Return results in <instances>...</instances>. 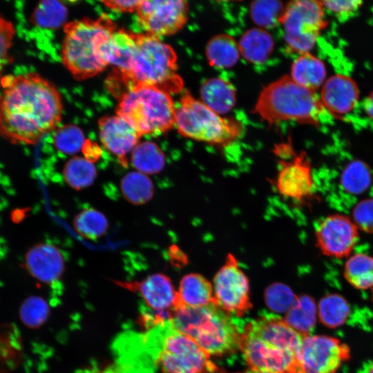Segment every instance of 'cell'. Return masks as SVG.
Returning <instances> with one entry per match:
<instances>
[{
  "instance_id": "1f68e13d",
  "label": "cell",
  "mask_w": 373,
  "mask_h": 373,
  "mask_svg": "<svg viewBox=\"0 0 373 373\" xmlns=\"http://www.w3.org/2000/svg\"><path fill=\"white\" fill-rule=\"evenodd\" d=\"M285 6L276 0H257L249 6L252 21L262 29L271 28L280 23Z\"/></svg>"
},
{
  "instance_id": "3957f363",
  "label": "cell",
  "mask_w": 373,
  "mask_h": 373,
  "mask_svg": "<svg viewBox=\"0 0 373 373\" xmlns=\"http://www.w3.org/2000/svg\"><path fill=\"white\" fill-rule=\"evenodd\" d=\"M237 318L212 303L198 307H179L171 323L209 356H224L240 348L244 323Z\"/></svg>"
},
{
  "instance_id": "d4e9b609",
  "label": "cell",
  "mask_w": 373,
  "mask_h": 373,
  "mask_svg": "<svg viewBox=\"0 0 373 373\" xmlns=\"http://www.w3.org/2000/svg\"><path fill=\"white\" fill-rule=\"evenodd\" d=\"M205 53L209 65L218 68L233 67L240 56L238 42L224 33L216 35L208 41Z\"/></svg>"
},
{
  "instance_id": "4316f807",
  "label": "cell",
  "mask_w": 373,
  "mask_h": 373,
  "mask_svg": "<svg viewBox=\"0 0 373 373\" xmlns=\"http://www.w3.org/2000/svg\"><path fill=\"white\" fill-rule=\"evenodd\" d=\"M343 275L347 282L358 289L373 287V257L363 253L350 255L345 262Z\"/></svg>"
},
{
  "instance_id": "ac0fdd59",
  "label": "cell",
  "mask_w": 373,
  "mask_h": 373,
  "mask_svg": "<svg viewBox=\"0 0 373 373\" xmlns=\"http://www.w3.org/2000/svg\"><path fill=\"white\" fill-rule=\"evenodd\" d=\"M319 96L329 115L340 119L356 106L359 91L352 78L336 74L325 80Z\"/></svg>"
},
{
  "instance_id": "83f0119b",
  "label": "cell",
  "mask_w": 373,
  "mask_h": 373,
  "mask_svg": "<svg viewBox=\"0 0 373 373\" xmlns=\"http://www.w3.org/2000/svg\"><path fill=\"white\" fill-rule=\"evenodd\" d=\"M131 161L138 172L145 175L159 173L165 165V157L161 149L148 141L139 143L134 148Z\"/></svg>"
},
{
  "instance_id": "7bdbcfd3",
  "label": "cell",
  "mask_w": 373,
  "mask_h": 373,
  "mask_svg": "<svg viewBox=\"0 0 373 373\" xmlns=\"http://www.w3.org/2000/svg\"><path fill=\"white\" fill-rule=\"evenodd\" d=\"M102 3L110 10L119 12H135L140 1L131 0H111L104 1Z\"/></svg>"
},
{
  "instance_id": "277c9868",
  "label": "cell",
  "mask_w": 373,
  "mask_h": 373,
  "mask_svg": "<svg viewBox=\"0 0 373 373\" xmlns=\"http://www.w3.org/2000/svg\"><path fill=\"white\" fill-rule=\"evenodd\" d=\"M115 30L114 23L106 15L66 24L61 59L74 78H90L106 68L108 64L102 55V47Z\"/></svg>"
},
{
  "instance_id": "6da1fadb",
  "label": "cell",
  "mask_w": 373,
  "mask_h": 373,
  "mask_svg": "<svg viewBox=\"0 0 373 373\" xmlns=\"http://www.w3.org/2000/svg\"><path fill=\"white\" fill-rule=\"evenodd\" d=\"M0 87V135L4 139L33 144L56 129L63 104L52 82L29 72L5 76Z\"/></svg>"
},
{
  "instance_id": "ba28073f",
  "label": "cell",
  "mask_w": 373,
  "mask_h": 373,
  "mask_svg": "<svg viewBox=\"0 0 373 373\" xmlns=\"http://www.w3.org/2000/svg\"><path fill=\"white\" fill-rule=\"evenodd\" d=\"M136 50L124 77L132 84L153 86L169 93L183 88L178 73L177 55L173 48L160 37L149 34L136 35Z\"/></svg>"
},
{
  "instance_id": "f546056e",
  "label": "cell",
  "mask_w": 373,
  "mask_h": 373,
  "mask_svg": "<svg viewBox=\"0 0 373 373\" xmlns=\"http://www.w3.org/2000/svg\"><path fill=\"white\" fill-rule=\"evenodd\" d=\"M124 198L133 204H143L150 200L154 188L151 180L138 171L127 173L121 181Z\"/></svg>"
},
{
  "instance_id": "bcb514c9",
  "label": "cell",
  "mask_w": 373,
  "mask_h": 373,
  "mask_svg": "<svg viewBox=\"0 0 373 373\" xmlns=\"http://www.w3.org/2000/svg\"><path fill=\"white\" fill-rule=\"evenodd\" d=\"M366 373H373V362L369 365Z\"/></svg>"
},
{
  "instance_id": "4fadbf2b",
  "label": "cell",
  "mask_w": 373,
  "mask_h": 373,
  "mask_svg": "<svg viewBox=\"0 0 373 373\" xmlns=\"http://www.w3.org/2000/svg\"><path fill=\"white\" fill-rule=\"evenodd\" d=\"M279 169L274 179V187L280 196L299 204L311 200L316 183L309 160L304 152L291 158L278 160Z\"/></svg>"
},
{
  "instance_id": "5bb4252c",
  "label": "cell",
  "mask_w": 373,
  "mask_h": 373,
  "mask_svg": "<svg viewBox=\"0 0 373 373\" xmlns=\"http://www.w3.org/2000/svg\"><path fill=\"white\" fill-rule=\"evenodd\" d=\"M350 357L347 344L323 335L305 336L299 355L303 373H336Z\"/></svg>"
},
{
  "instance_id": "2e32d148",
  "label": "cell",
  "mask_w": 373,
  "mask_h": 373,
  "mask_svg": "<svg viewBox=\"0 0 373 373\" xmlns=\"http://www.w3.org/2000/svg\"><path fill=\"white\" fill-rule=\"evenodd\" d=\"M99 140L120 164L128 166L127 155L139 144L141 135L118 115L104 116L98 120Z\"/></svg>"
},
{
  "instance_id": "f6af8a7d",
  "label": "cell",
  "mask_w": 373,
  "mask_h": 373,
  "mask_svg": "<svg viewBox=\"0 0 373 373\" xmlns=\"http://www.w3.org/2000/svg\"><path fill=\"white\" fill-rule=\"evenodd\" d=\"M221 373H224V372H221ZM241 373H269V372H262V371L254 370L250 369L248 371H246L245 372H241Z\"/></svg>"
},
{
  "instance_id": "484cf974",
  "label": "cell",
  "mask_w": 373,
  "mask_h": 373,
  "mask_svg": "<svg viewBox=\"0 0 373 373\" xmlns=\"http://www.w3.org/2000/svg\"><path fill=\"white\" fill-rule=\"evenodd\" d=\"M317 308L311 296L301 295L285 314V322L304 336L311 335L316 321Z\"/></svg>"
},
{
  "instance_id": "ab89813d",
  "label": "cell",
  "mask_w": 373,
  "mask_h": 373,
  "mask_svg": "<svg viewBox=\"0 0 373 373\" xmlns=\"http://www.w3.org/2000/svg\"><path fill=\"white\" fill-rule=\"evenodd\" d=\"M15 32L13 23L3 17H0V86L5 77V70L12 61L11 48Z\"/></svg>"
},
{
  "instance_id": "30bf717a",
  "label": "cell",
  "mask_w": 373,
  "mask_h": 373,
  "mask_svg": "<svg viewBox=\"0 0 373 373\" xmlns=\"http://www.w3.org/2000/svg\"><path fill=\"white\" fill-rule=\"evenodd\" d=\"M325 10L321 1L295 0L285 5L280 24L291 51L301 55L312 49L328 23Z\"/></svg>"
},
{
  "instance_id": "7a4b0ae2",
  "label": "cell",
  "mask_w": 373,
  "mask_h": 373,
  "mask_svg": "<svg viewBox=\"0 0 373 373\" xmlns=\"http://www.w3.org/2000/svg\"><path fill=\"white\" fill-rule=\"evenodd\" d=\"M305 337L278 315L265 312L243 324L240 349L251 370L303 373L299 355Z\"/></svg>"
},
{
  "instance_id": "52a82bcc",
  "label": "cell",
  "mask_w": 373,
  "mask_h": 373,
  "mask_svg": "<svg viewBox=\"0 0 373 373\" xmlns=\"http://www.w3.org/2000/svg\"><path fill=\"white\" fill-rule=\"evenodd\" d=\"M116 114L140 135H159L175 126L171 94L160 88L133 84L121 96Z\"/></svg>"
},
{
  "instance_id": "8d00e7d4",
  "label": "cell",
  "mask_w": 373,
  "mask_h": 373,
  "mask_svg": "<svg viewBox=\"0 0 373 373\" xmlns=\"http://www.w3.org/2000/svg\"><path fill=\"white\" fill-rule=\"evenodd\" d=\"M19 314L20 320L26 327L37 328L47 320L49 307L44 298L39 296H30L21 304Z\"/></svg>"
},
{
  "instance_id": "d6986e66",
  "label": "cell",
  "mask_w": 373,
  "mask_h": 373,
  "mask_svg": "<svg viewBox=\"0 0 373 373\" xmlns=\"http://www.w3.org/2000/svg\"><path fill=\"white\" fill-rule=\"evenodd\" d=\"M24 265L36 280L46 284L57 281L64 269V260L60 251L49 243H38L26 253Z\"/></svg>"
},
{
  "instance_id": "44dd1931",
  "label": "cell",
  "mask_w": 373,
  "mask_h": 373,
  "mask_svg": "<svg viewBox=\"0 0 373 373\" xmlns=\"http://www.w3.org/2000/svg\"><path fill=\"white\" fill-rule=\"evenodd\" d=\"M177 292V308L181 306L198 307L213 303L212 283L204 276L198 273H191L184 276L180 281Z\"/></svg>"
},
{
  "instance_id": "5b68a950",
  "label": "cell",
  "mask_w": 373,
  "mask_h": 373,
  "mask_svg": "<svg viewBox=\"0 0 373 373\" xmlns=\"http://www.w3.org/2000/svg\"><path fill=\"white\" fill-rule=\"evenodd\" d=\"M143 346L162 373H216L210 356L171 321L140 334Z\"/></svg>"
},
{
  "instance_id": "9a60e30c",
  "label": "cell",
  "mask_w": 373,
  "mask_h": 373,
  "mask_svg": "<svg viewBox=\"0 0 373 373\" xmlns=\"http://www.w3.org/2000/svg\"><path fill=\"white\" fill-rule=\"evenodd\" d=\"M359 238V229L348 216L335 213L322 219L315 229L316 244L325 256L344 258L350 256Z\"/></svg>"
},
{
  "instance_id": "d590c367",
  "label": "cell",
  "mask_w": 373,
  "mask_h": 373,
  "mask_svg": "<svg viewBox=\"0 0 373 373\" xmlns=\"http://www.w3.org/2000/svg\"><path fill=\"white\" fill-rule=\"evenodd\" d=\"M264 298L268 308L276 313H287L296 303L298 296L287 285L276 282L265 290Z\"/></svg>"
},
{
  "instance_id": "e575fe53",
  "label": "cell",
  "mask_w": 373,
  "mask_h": 373,
  "mask_svg": "<svg viewBox=\"0 0 373 373\" xmlns=\"http://www.w3.org/2000/svg\"><path fill=\"white\" fill-rule=\"evenodd\" d=\"M371 182V175L367 165L363 162L355 160L350 162L341 175L343 188L353 194L365 191Z\"/></svg>"
},
{
  "instance_id": "9c48e42d",
  "label": "cell",
  "mask_w": 373,
  "mask_h": 373,
  "mask_svg": "<svg viewBox=\"0 0 373 373\" xmlns=\"http://www.w3.org/2000/svg\"><path fill=\"white\" fill-rule=\"evenodd\" d=\"M175 126L184 137L222 146L234 142L243 130L238 121L222 117L189 93L175 106Z\"/></svg>"
},
{
  "instance_id": "74e56055",
  "label": "cell",
  "mask_w": 373,
  "mask_h": 373,
  "mask_svg": "<svg viewBox=\"0 0 373 373\" xmlns=\"http://www.w3.org/2000/svg\"><path fill=\"white\" fill-rule=\"evenodd\" d=\"M117 362L102 370L88 373H153L155 368L143 357L131 353H117Z\"/></svg>"
},
{
  "instance_id": "8992f818",
  "label": "cell",
  "mask_w": 373,
  "mask_h": 373,
  "mask_svg": "<svg viewBox=\"0 0 373 373\" xmlns=\"http://www.w3.org/2000/svg\"><path fill=\"white\" fill-rule=\"evenodd\" d=\"M254 112L269 126L294 120L318 126L323 115L328 113L316 91L298 85L289 75H284L262 88Z\"/></svg>"
},
{
  "instance_id": "b9f144b4",
  "label": "cell",
  "mask_w": 373,
  "mask_h": 373,
  "mask_svg": "<svg viewBox=\"0 0 373 373\" xmlns=\"http://www.w3.org/2000/svg\"><path fill=\"white\" fill-rule=\"evenodd\" d=\"M325 10L340 17H349L361 6V1H321Z\"/></svg>"
},
{
  "instance_id": "e0dca14e",
  "label": "cell",
  "mask_w": 373,
  "mask_h": 373,
  "mask_svg": "<svg viewBox=\"0 0 373 373\" xmlns=\"http://www.w3.org/2000/svg\"><path fill=\"white\" fill-rule=\"evenodd\" d=\"M115 283L128 291L138 292L150 309L175 311L178 292L171 280L164 274H154L140 281H115Z\"/></svg>"
},
{
  "instance_id": "f1b7e54d",
  "label": "cell",
  "mask_w": 373,
  "mask_h": 373,
  "mask_svg": "<svg viewBox=\"0 0 373 373\" xmlns=\"http://www.w3.org/2000/svg\"><path fill=\"white\" fill-rule=\"evenodd\" d=\"M350 314L347 301L338 294L324 296L318 303V315L325 326L336 328L343 325Z\"/></svg>"
},
{
  "instance_id": "60d3db41",
  "label": "cell",
  "mask_w": 373,
  "mask_h": 373,
  "mask_svg": "<svg viewBox=\"0 0 373 373\" xmlns=\"http://www.w3.org/2000/svg\"><path fill=\"white\" fill-rule=\"evenodd\" d=\"M352 215V220L359 230L373 233V198L365 199L358 203Z\"/></svg>"
},
{
  "instance_id": "7402d4cb",
  "label": "cell",
  "mask_w": 373,
  "mask_h": 373,
  "mask_svg": "<svg viewBox=\"0 0 373 373\" xmlns=\"http://www.w3.org/2000/svg\"><path fill=\"white\" fill-rule=\"evenodd\" d=\"M200 94L201 101L220 115L230 111L236 102L234 86L220 77L206 79L200 87Z\"/></svg>"
},
{
  "instance_id": "4dcf8cb0",
  "label": "cell",
  "mask_w": 373,
  "mask_h": 373,
  "mask_svg": "<svg viewBox=\"0 0 373 373\" xmlns=\"http://www.w3.org/2000/svg\"><path fill=\"white\" fill-rule=\"evenodd\" d=\"M63 174L65 181L70 186L80 190L93 182L97 170L93 162L85 157L77 156L66 163Z\"/></svg>"
},
{
  "instance_id": "603a6c76",
  "label": "cell",
  "mask_w": 373,
  "mask_h": 373,
  "mask_svg": "<svg viewBox=\"0 0 373 373\" xmlns=\"http://www.w3.org/2000/svg\"><path fill=\"white\" fill-rule=\"evenodd\" d=\"M326 74L324 63L308 52L299 55L294 61L289 76L298 85L316 91L323 85Z\"/></svg>"
},
{
  "instance_id": "ffe728a7",
  "label": "cell",
  "mask_w": 373,
  "mask_h": 373,
  "mask_svg": "<svg viewBox=\"0 0 373 373\" xmlns=\"http://www.w3.org/2000/svg\"><path fill=\"white\" fill-rule=\"evenodd\" d=\"M136 46V34L124 30H115L103 46L102 55L108 65L115 66L125 77L128 72Z\"/></svg>"
},
{
  "instance_id": "d6a6232c",
  "label": "cell",
  "mask_w": 373,
  "mask_h": 373,
  "mask_svg": "<svg viewBox=\"0 0 373 373\" xmlns=\"http://www.w3.org/2000/svg\"><path fill=\"white\" fill-rule=\"evenodd\" d=\"M73 224L77 233L89 239L101 237L108 229V220L105 216L93 209L81 211L75 216Z\"/></svg>"
},
{
  "instance_id": "f35d334b",
  "label": "cell",
  "mask_w": 373,
  "mask_h": 373,
  "mask_svg": "<svg viewBox=\"0 0 373 373\" xmlns=\"http://www.w3.org/2000/svg\"><path fill=\"white\" fill-rule=\"evenodd\" d=\"M53 142L58 151L65 154L72 155L83 149L85 137L79 127L67 125L56 129Z\"/></svg>"
},
{
  "instance_id": "cb8c5ba5",
  "label": "cell",
  "mask_w": 373,
  "mask_h": 373,
  "mask_svg": "<svg viewBox=\"0 0 373 373\" xmlns=\"http://www.w3.org/2000/svg\"><path fill=\"white\" fill-rule=\"evenodd\" d=\"M238 46L240 55L245 60L259 64L266 61L271 55L274 41L267 30L253 28L242 35Z\"/></svg>"
},
{
  "instance_id": "ee69618b",
  "label": "cell",
  "mask_w": 373,
  "mask_h": 373,
  "mask_svg": "<svg viewBox=\"0 0 373 373\" xmlns=\"http://www.w3.org/2000/svg\"><path fill=\"white\" fill-rule=\"evenodd\" d=\"M363 108L367 116L373 119V91L365 99Z\"/></svg>"
},
{
  "instance_id": "836d02e7",
  "label": "cell",
  "mask_w": 373,
  "mask_h": 373,
  "mask_svg": "<svg viewBox=\"0 0 373 373\" xmlns=\"http://www.w3.org/2000/svg\"><path fill=\"white\" fill-rule=\"evenodd\" d=\"M66 16L65 6L56 1H43L34 9L32 22L43 28H54L59 26Z\"/></svg>"
},
{
  "instance_id": "7c38bea8",
  "label": "cell",
  "mask_w": 373,
  "mask_h": 373,
  "mask_svg": "<svg viewBox=\"0 0 373 373\" xmlns=\"http://www.w3.org/2000/svg\"><path fill=\"white\" fill-rule=\"evenodd\" d=\"M188 12V2L183 0H141L135 11L141 28L157 37L180 31L187 21Z\"/></svg>"
},
{
  "instance_id": "8fae6325",
  "label": "cell",
  "mask_w": 373,
  "mask_h": 373,
  "mask_svg": "<svg viewBox=\"0 0 373 373\" xmlns=\"http://www.w3.org/2000/svg\"><path fill=\"white\" fill-rule=\"evenodd\" d=\"M213 303L240 318L252 307L247 276L234 255L228 254L213 279Z\"/></svg>"
}]
</instances>
